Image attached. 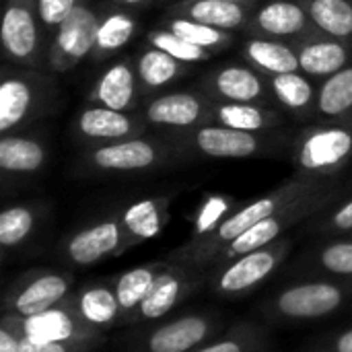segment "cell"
<instances>
[{"instance_id":"obj_19","label":"cell","mask_w":352,"mask_h":352,"mask_svg":"<svg viewBox=\"0 0 352 352\" xmlns=\"http://www.w3.org/2000/svg\"><path fill=\"white\" fill-rule=\"evenodd\" d=\"M142 101L136 60L130 56L118 58L113 64H109L87 95V103L116 111H138Z\"/></svg>"},{"instance_id":"obj_34","label":"cell","mask_w":352,"mask_h":352,"mask_svg":"<svg viewBox=\"0 0 352 352\" xmlns=\"http://www.w3.org/2000/svg\"><path fill=\"white\" fill-rule=\"evenodd\" d=\"M311 21L330 37L352 45V0H299Z\"/></svg>"},{"instance_id":"obj_22","label":"cell","mask_w":352,"mask_h":352,"mask_svg":"<svg viewBox=\"0 0 352 352\" xmlns=\"http://www.w3.org/2000/svg\"><path fill=\"white\" fill-rule=\"evenodd\" d=\"M171 202L173 194H159L140 198L118 212L128 250L151 241L167 227L171 219Z\"/></svg>"},{"instance_id":"obj_18","label":"cell","mask_w":352,"mask_h":352,"mask_svg":"<svg viewBox=\"0 0 352 352\" xmlns=\"http://www.w3.org/2000/svg\"><path fill=\"white\" fill-rule=\"evenodd\" d=\"M153 132L138 111H116L101 105L82 107L72 120V138L82 146H101Z\"/></svg>"},{"instance_id":"obj_1","label":"cell","mask_w":352,"mask_h":352,"mask_svg":"<svg viewBox=\"0 0 352 352\" xmlns=\"http://www.w3.org/2000/svg\"><path fill=\"white\" fill-rule=\"evenodd\" d=\"M336 182H340V179H311V177H303V175L295 173L293 177L285 179L280 186L266 192L264 196L241 204L210 235H206L198 241H186L184 245L171 250L165 260L175 262V264H186V266L206 272L210 262L214 260V256L225 245H229L233 239H237L241 233H245L250 227H254L256 223L280 212L283 208L291 206L293 202H297L318 190H324Z\"/></svg>"},{"instance_id":"obj_16","label":"cell","mask_w":352,"mask_h":352,"mask_svg":"<svg viewBox=\"0 0 352 352\" xmlns=\"http://www.w3.org/2000/svg\"><path fill=\"white\" fill-rule=\"evenodd\" d=\"M212 99L202 91H171L144 99L138 113L153 132L175 134L208 124Z\"/></svg>"},{"instance_id":"obj_26","label":"cell","mask_w":352,"mask_h":352,"mask_svg":"<svg viewBox=\"0 0 352 352\" xmlns=\"http://www.w3.org/2000/svg\"><path fill=\"white\" fill-rule=\"evenodd\" d=\"M297 270L311 278L352 280V235L322 239L301 258Z\"/></svg>"},{"instance_id":"obj_17","label":"cell","mask_w":352,"mask_h":352,"mask_svg":"<svg viewBox=\"0 0 352 352\" xmlns=\"http://www.w3.org/2000/svg\"><path fill=\"white\" fill-rule=\"evenodd\" d=\"M243 33L248 37L283 39L293 43L326 37V33L311 21L299 0H262Z\"/></svg>"},{"instance_id":"obj_20","label":"cell","mask_w":352,"mask_h":352,"mask_svg":"<svg viewBox=\"0 0 352 352\" xmlns=\"http://www.w3.org/2000/svg\"><path fill=\"white\" fill-rule=\"evenodd\" d=\"M68 301L76 316L101 334L124 328V314L111 278H95L76 287Z\"/></svg>"},{"instance_id":"obj_4","label":"cell","mask_w":352,"mask_h":352,"mask_svg":"<svg viewBox=\"0 0 352 352\" xmlns=\"http://www.w3.org/2000/svg\"><path fill=\"white\" fill-rule=\"evenodd\" d=\"M289 159L297 175L340 179V173L352 163V128L324 122L307 124L297 130Z\"/></svg>"},{"instance_id":"obj_32","label":"cell","mask_w":352,"mask_h":352,"mask_svg":"<svg viewBox=\"0 0 352 352\" xmlns=\"http://www.w3.org/2000/svg\"><path fill=\"white\" fill-rule=\"evenodd\" d=\"M163 266H165V260L134 266L130 270L120 272L118 276H111L113 289H116V295L120 299V307H122V314H124V326L126 328L132 326V320H134L140 303L151 293V289H153L157 276L161 274Z\"/></svg>"},{"instance_id":"obj_27","label":"cell","mask_w":352,"mask_h":352,"mask_svg":"<svg viewBox=\"0 0 352 352\" xmlns=\"http://www.w3.org/2000/svg\"><path fill=\"white\" fill-rule=\"evenodd\" d=\"M140 31V19L136 10L124 8V6H107L101 12V21L97 27L95 45L91 52V62L99 64L116 54H120Z\"/></svg>"},{"instance_id":"obj_45","label":"cell","mask_w":352,"mask_h":352,"mask_svg":"<svg viewBox=\"0 0 352 352\" xmlns=\"http://www.w3.org/2000/svg\"><path fill=\"white\" fill-rule=\"evenodd\" d=\"M231 2H237V4H245V6H252V8H258L262 4V0H231Z\"/></svg>"},{"instance_id":"obj_8","label":"cell","mask_w":352,"mask_h":352,"mask_svg":"<svg viewBox=\"0 0 352 352\" xmlns=\"http://www.w3.org/2000/svg\"><path fill=\"white\" fill-rule=\"evenodd\" d=\"M225 320L212 311H192L165 318L157 324L136 328L128 342L130 352H194L221 334Z\"/></svg>"},{"instance_id":"obj_43","label":"cell","mask_w":352,"mask_h":352,"mask_svg":"<svg viewBox=\"0 0 352 352\" xmlns=\"http://www.w3.org/2000/svg\"><path fill=\"white\" fill-rule=\"evenodd\" d=\"M0 352H23L19 334L2 322H0Z\"/></svg>"},{"instance_id":"obj_12","label":"cell","mask_w":352,"mask_h":352,"mask_svg":"<svg viewBox=\"0 0 352 352\" xmlns=\"http://www.w3.org/2000/svg\"><path fill=\"white\" fill-rule=\"evenodd\" d=\"M101 12L103 8L87 0L60 25L45 52V68L50 74L70 72L91 56Z\"/></svg>"},{"instance_id":"obj_38","label":"cell","mask_w":352,"mask_h":352,"mask_svg":"<svg viewBox=\"0 0 352 352\" xmlns=\"http://www.w3.org/2000/svg\"><path fill=\"white\" fill-rule=\"evenodd\" d=\"M303 225H305V233L318 239L352 235V192L342 200L328 206L326 210L311 217L309 221H305Z\"/></svg>"},{"instance_id":"obj_24","label":"cell","mask_w":352,"mask_h":352,"mask_svg":"<svg viewBox=\"0 0 352 352\" xmlns=\"http://www.w3.org/2000/svg\"><path fill=\"white\" fill-rule=\"evenodd\" d=\"M47 212L50 204L37 200L8 204L0 212V250L4 260L35 241L39 229L43 227V221L47 219Z\"/></svg>"},{"instance_id":"obj_36","label":"cell","mask_w":352,"mask_h":352,"mask_svg":"<svg viewBox=\"0 0 352 352\" xmlns=\"http://www.w3.org/2000/svg\"><path fill=\"white\" fill-rule=\"evenodd\" d=\"M270 334L264 326L254 322H241L219 334L210 342L194 352H268Z\"/></svg>"},{"instance_id":"obj_5","label":"cell","mask_w":352,"mask_h":352,"mask_svg":"<svg viewBox=\"0 0 352 352\" xmlns=\"http://www.w3.org/2000/svg\"><path fill=\"white\" fill-rule=\"evenodd\" d=\"M352 299V280L309 278L289 285L262 303L260 311L274 322H316L334 316Z\"/></svg>"},{"instance_id":"obj_33","label":"cell","mask_w":352,"mask_h":352,"mask_svg":"<svg viewBox=\"0 0 352 352\" xmlns=\"http://www.w3.org/2000/svg\"><path fill=\"white\" fill-rule=\"evenodd\" d=\"M318 122L352 128V64L320 82Z\"/></svg>"},{"instance_id":"obj_3","label":"cell","mask_w":352,"mask_h":352,"mask_svg":"<svg viewBox=\"0 0 352 352\" xmlns=\"http://www.w3.org/2000/svg\"><path fill=\"white\" fill-rule=\"evenodd\" d=\"M184 165L173 140L163 132H148L136 138L101 146H85L74 161L80 177H126L157 173Z\"/></svg>"},{"instance_id":"obj_7","label":"cell","mask_w":352,"mask_h":352,"mask_svg":"<svg viewBox=\"0 0 352 352\" xmlns=\"http://www.w3.org/2000/svg\"><path fill=\"white\" fill-rule=\"evenodd\" d=\"M56 99L54 78L37 68H6L0 78V132H19L47 113Z\"/></svg>"},{"instance_id":"obj_10","label":"cell","mask_w":352,"mask_h":352,"mask_svg":"<svg viewBox=\"0 0 352 352\" xmlns=\"http://www.w3.org/2000/svg\"><path fill=\"white\" fill-rule=\"evenodd\" d=\"M45 35L37 14V0H6L0 43L4 58L21 68L45 66Z\"/></svg>"},{"instance_id":"obj_11","label":"cell","mask_w":352,"mask_h":352,"mask_svg":"<svg viewBox=\"0 0 352 352\" xmlns=\"http://www.w3.org/2000/svg\"><path fill=\"white\" fill-rule=\"evenodd\" d=\"M196 89L219 103H260L278 107L268 76L248 62H225L210 68L200 76Z\"/></svg>"},{"instance_id":"obj_42","label":"cell","mask_w":352,"mask_h":352,"mask_svg":"<svg viewBox=\"0 0 352 352\" xmlns=\"http://www.w3.org/2000/svg\"><path fill=\"white\" fill-rule=\"evenodd\" d=\"M322 352H352V326L320 344Z\"/></svg>"},{"instance_id":"obj_14","label":"cell","mask_w":352,"mask_h":352,"mask_svg":"<svg viewBox=\"0 0 352 352\" xmlns=\"http://www.w3.org/2000/svg\"><path fill=\"white\" fill-rule=\"evenodd\" d=\"M6 326H10L21 338L33 340V342H72V344H85V342H105L107 334H101L87 326L76 311L72 309L70 301H62L60 305L41 311L31 318H19L14 314L2 311V320Z\"/></svg>"},{"instance_id":"obj_39","label":"cell","mask_w":352,"mask_h":352,"mask_svg":"<svg viewBox=\"0 0 352 352\" xmlns=\"http://www.w3.org/2000/svg\"><path fill=\"white\" fill-rule=\"evenodd\" d=\"M144 43L153 45V47H159L165 54H169L175 60L186 62V64H198V62H206V60L212 58V52L194 45V43L186 41L184 37H179V35L163 29V27H155L153 31H148L146 37H144Z\"/></svg>"},{"instance_id":"obj_30","label":"cell","mask_w":352,"mask_h":352,"mask_svg":"<svg viewBox=\"0 0 352 352\" xmlns=\"http://www.w3.org/2000/svg\"><path fill=\"white\" fill-rule=\"evenodd\" d=\"M134 60H136V72H138L142 99H151L159 95L163 89L171 87L175 80L186 76L192 68V64L179 62L173 56L165 54L163 50L146 45V43L138 50Z\"/></svg>"},{"instance_id":"obj_40","label":"cell","mask_w":352,"mask_h":352,"mask_svg":"<svg viewBox=\"0 0 352 352\" xmlns=\"http://www.w3.org/2000/svg\"><path fill=\"white\" fill-rule=\"evenodd\" d=\"M87 0H37V14H39V23L43 29V35L47 39V45L52 41V37L56 35V31L60 29V25Z\"/></svg>"},{"instance_id":"obj_15","label":"cell","mask_w":352,"mask_h":352,"mask_svg":"<svg viewBox=\"0 0 352 352\" xmlns=\"http://www.w3.org/2000/svg\"><path fill=\"white\" fill-rule=\"evenodd\" d=\"M200 287H206V272L165 260L161 274L157 276L146 299L140 303L130 328H144L169 318L171 311Z\"/></svg>"},{"instance_id":"obj_2","label":"cell","mask_w":352,"mask_h":352,"mask_svg":"<svg viewBox=\"0 0 352 352\" xmlns=\"http://www.w3.org/2000/svg\"><path fill=\"white\" fill-rule=\"evenodd\" d=\"M297 130L276 128L262 132L235 130L214 124H204L186 132L167 134L182 159V163L202 159H268L280 157L291 151Z\"/></svg>"},{"instance_id":"obj_44","label":"cell","mask_w":352,"mask_h":352,"mask_svg":"<svg viewBox=\"0 0 352 352\" xmlns=\"http://www.w3.org/2000/svg\"><path fill=\"white\" fill-rule=\"evenodd\" d=\"M111 4L116 6H124V8H130V10H138V8H144L148 4H153L155 0H109Z\"/></svg>"},{"instance_id":"obj_25","label":"cell","mask_w":352,"mask_h":352,"mask_svg":"<svg viewBox=\"0 0 352 352\" xmlns=\"http://www.w3.org/2000/svg\"><path fill=\"white\" fill-rule=\"evenodd\" d=\"M256 8L231 0H177L165 8L169 16H184L196 23L219 27L225 31H241L250 23Z\"/></svg>"},{"instance_id":"obj_28","label":"cell","mask_w":352,"mask_h":352,"mask_svg":"<svg viewBox=\"0 0 352 352\" xmlns=\"http://www.w3.org/2000/svg\"><path fill=\"white\" fill-rule=\"evenodd\" d=\"M295 47L301 72L320 82L352 64V45L330 35L295 41Z\"/></svg>"},{"instance_id":"obj_31","label":"cell","mask_w":352,"mask_h":352,"mask_svg":"<svg viewBox=\"0 0 352 352\" xmlns=\"http://www.w3.org/2000/svg\"><path fill=\"white\" fill-rule=\"evenodd\" d=\"M239 56L243 62H248L250 66H254L266 76L285 74V72H301L297 47L293 41L248 37L241 43Z\"/></svg>"},{"instance_id":"obj_9","label":"cell","mask_w":352,"mask_h":352,"mask_svg":"<svg viewBox=\"0 0 352 352\" xmlns=\"http://www.w3.org/2000/svg\"><path fill=\"white\" fill-rule=\"evenodd\" d=\"M74 291V274L60 268H33L16 276L4 291L2 311L31 318L66 301Z\"/></svg>"},{"instance_id":"obj_13","label":"cell","mask_w":352,"mask_h":352,"mask_svg":"<svg viewBox=\"0 0 352 352\" xmlns=\"http://www.w3.org/2000/svg\"><path fill=\"white\" fill-rule=\"evenodd\" d=\"M126 252L128 243L118 212L78 227L76 231L68 233L58 245L60 260L74 268H85L109 258H120Z\"/></svg>"},{"instance_id":"obj_37","label":"cell","mask_w":352,"mask_h":352,"mask_svg":"<svg viewBox=\"0 0 352 352\" xmlns=\"http://www.w3.org/2000/svg\"><path fill=\"white\" fill-rule=\"evenodd\" d=\"M241 206V202L233 196L227 194H208L200 206L194 210V214L190 217L192 221V233L188 241H198L206 235H210L227 217H231L237 208Z\"/></svg>"},{"instance_id":"obj_41","label":"cell","mask_w":352,"mask_h":352,"mask_svg":"<svg viewBox=\"0 0 352 352\" xmlns=\"http://www.w3.org/2000/svg\"><path fill=\"white\" fill-rule=\"evenodd\" d=\"M103 344L105 342H85V344H72V342H33V340L21 338L23 352H101Z\"/></svg>"},{"instance_id":"obj_23","label":"cell","mask_w":352,"mask_h":352,"mask_svg":"<svg viewBox=\"0 0 352 352\" xmlns=\"http://www.w3.org/2000/svg\"><path fill=\"white\" fill-rule=\"evenodd\" d=\"M276 105L299 124L318 122V99H320V80L303 72H285L268 76Z\"/></svg>"},{"instance_id":"obj_6","label":"cell","mask_w":352,"mask_h":352,"mask_svg":"<svg viewBox=\"0 0 352 352\" xmlns=\"http://www.w3.org/2000/svg\"><path fill=\"white\" fill-rule=\"evenodd\" d=\"M293 237H283L266 248L237 256L206 272V289L223 299H239L272 278L293 252Z\"/></svg>"},{"instance_id":"obj_35","label":"cell","mask_w":352,"mask_h":352,"mask_svg":"<svg viewBox=\"0 0 352 352\" xmlns=\"http://www.w3.org/2000/svg\"><path fill=\"white\" fill-rule=\"evenodd\" d=\"M159 27L184 37L186 41L194 43L198 47H204V50H208L212 54H221V52L229 50L233 45V41H235L233 31H225V29H219V27L196 23V21H190V19H184V16L163 14V19L159 21Z\"/></svg>"},{"instance_id":"obj_29","label":"cell","mask_w":352,"mask_h":352,"mask_svg":"<svg viewBox=\"0 0 352 352\" xmlns=\"http://www.w3.org/2000/svg\"><path fill=\"white\" fill-rule=\"evenodd\" d=\"M287 113L280 107L260 105V103H212L208 113V124L248 130V132H262V130H276L287 126Z\"/></svg>"},{"instance_id":"obj_21","label":"cell","mask_w":352,"mask_h":352,"mask_svg":"<svg viewBox=\"0 0 352 352\" xmlns=\"http://www.w3.org/2000/svg\"><path fill=\"white\" fill-rule=\"evenodd\" d=\"M50 159L47 142L37 134L10 132L0 138V171L4 182L39 175Z\"/></svg>"}]
</instances>
